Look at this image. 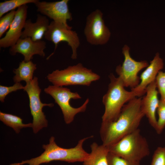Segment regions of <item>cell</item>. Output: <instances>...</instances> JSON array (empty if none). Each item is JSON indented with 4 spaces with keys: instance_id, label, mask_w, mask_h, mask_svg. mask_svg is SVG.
<instances>
[{
    "instance_id": "ffe728a7",
    "label": "cell",
    "mask_w": 165,
    "mask_h": 165,
    "mask_svg": "<svg viewBox=\"0 0 165 165\" xmlns=\"http://www.w3.org/2000/svg\"><path fill=\"white\" fill-rule=\"evenodd\" d=\"M38 0H9L0 3V18L16 8L28 3L34 4ZM9 13V12H8Z\"/></svg>"
},
{
    "instance_id": "8992f818",
    "label": "cell",
    "mask_w": 165,
    "mask_h": 165,
    "mask_svg": "<svg viewBox=\"0 0 165 165\" xmlns=\"http://www.w3.org/2000/svg\"><path fill=\"white\" fill-rule=\"evenodd\" d=\"M44 91L51 95L54 99L55 102L59 106L63 114L64 121L67 124L72 122L77 114L85 112L89 101L87 98L81 106L75 108L71 106L70 101L71 99L81 98V96L77 92H72L66 87L54 85L49 86L44 89Z\"/></svg>"
},
{
    "instance_id": "484cf974",
    "label": "cell",
    "mask_w": 165,
    "mask_h": 165,
    "mask_svg": "<svg viewBox=\"0 0 165 165\" xmlns=\"http://www.w3.org/2000/svg\"><path fill=\"white\" fill-rule=\"evenodd\" d=\"M23 86L20 82L15 83L13 86H6L0 85V101L2 102H4L6 96L10 93L18 90L23 89Z\"/></svg>"
},
{
    "instance_id": "30bf717a",
    "label": "cell",
    "mask_w": 165,
    "mask_h": 165,
    "mask_svg": "<svg viewBox=\"0 0 165 165\" xmlns=\"http://www.w3.org/2000/svg\"><path fill=\"white\" fill-rule=\"evenodd\" d=\"M72 29L59 25L53 21L50 24L44 38L54 44L55 49L47 59L53 54L58 44L62 42H67L71 48V58L74 60L77 58V50L80 45V41L77 33Z\"/></svg>"
},
{
    "instance_id": "9c48e42d",
    "label": "cell",
    "mask_w": 165,
    "mask_h": 165,
    "mask_svg": "<svg viewBox=\"0 0 165 165\" xmlns=\"http://www.w3.org/2000/svg\"><path fill=\"white\" fill-rule=\"evenodd\" d=\"M130 50L127 45L124 46L122 53L124 60L122 65L116 67V71L124 87L132 89L137 86L140 82L138 73L148 67L149 64L146 61H137L133 59L130 56Z\"/></svg>"
},
{
    "instance_id": "4fadbf2b",
    "label": "cell",
    "mask_w": 165,
    "mask_h": 165,
    "mask_svg": "<svg viewBox=\"0 0 165 165\" xmlns=\"http://www.w3.org/2000/svg\"><path fill=\"white\" fill-rule=\"evenodd\" d=\"M46 47V43L44 41H34L29 37L20 38L14 46L10 47L9 52L12 55L17 53L22 54L24 56V60L28 62L31 61L33 56L35 54L45 56L44 50Z\"/></svg>"
},
{
    "instance_id": "3957f363",
    "label": "cell",
    "mask_w": 165,
    "mask_h": 165,
    "mask_svg": "<svg viewBox=\"0 0 165 165\" xmlns=\"http://www.w3.org/2000/svg\"><path fill=\"white\" fill-rule=\"evenodd\" d=\"M109 77L110 82L108 90L102 99L105 111L102 117V123L116 120L125 104L136 97L132 91L126 90L119 77H116L112 73Z\"/></svg>"
},
{
    "instance_id": "7a4b0ae2",
    "label": "cell",
    "mask_w": 165,
    "mask_h": 165,
    "mask_svg": "<svg viewBox=\"0 0 165 165\" xmlns=\"http://www.w3.org/2000/svg\"><path fill=\"white\" fill-rule=\"evenodd\" d=\"M93 136L84 138L79 140L74 147L69 148H62L58 145L55 141V138L50 137L48 144L43 145L44 152L40 155L21 162L11 163L9 165H40L53 161H60L68 163L83 162L89 153L83 148L84 142Z\"/></svg>"
},
{
    "instance_id": "44dd1931",
    "label": "cell",
    "mask_w": 165,
    "mask_h": 165,
    "mask_svg": "<svg viewBox=\"0 0 165 165\" xmlns=\"http://www.w3.org/2000/svg\"><path fill=\"white\" fill-rule=\"evenodd\" d=\"M16 11L13 10L0 18V38L9 30L14 19Z\"/></svg>"
},
{
    "instance_id": "cb8c5ba5",
    "label": "cell",
    "mask_w": 165,
    "mask_h": 165,
    "mask_svg": "<svg viewBox=\"0 0 165 165\" xmlns=\"http://www.w3.org/2000/svg\"><path fill=\"white\" fill-rule=\"evenodd\" d=\"M150 165H165V146L158 147L155 150Z\"/></svg>"
},
{
    "instance_id": "603a6c76",
    "label": "cell",
    "mask_w": 165,
    "mask_h": 165,
    "mask_svg": "<svg viewBox=\"0 0 165 165\" xmlns=\"http://www.w3.org/2000/svg\"><path fill=\"white\" fill-rule=\"evenodd\" d=\"M108 161V165H140V163L128 160L109 152Z\"/></svg>"
},
{
    "instance_id": "52a82bcc",
    "label": "cell",
    "mask_w": 165,
    "mask_h": 165,
    "mask_svg": "<svg viewBox=\"0 0 165 165\" xmlns=\"http://www.w3.org/2000/svg\"><path fill=\"white\" fill-rule=\"evenodd\" d=\"M24 90L28 96L31 113L33 117L32 127L33 132L36 134L48 125V121L42 111L43 107L45 106L52 107L53 104L43 103L41 102L40 97L41 90L36 77H34L31 81L26 83Z\"/></svg>"
},
{
    "instance_id": "277c9868",
    "label": "cell",
    "mask_w": 165,
    "mask_h": 165,
    "mask_svg": "<svg viewBox=\"0 0 165 165\" xmlns=\"http://www.w3.org/2000/svg\"><path fill=\"white\" fill-rule=\"evenodd\" d=\"M108 147L110 152L135 162H140L150 152L147 141L139 128Z\"/></svg>"
},
{
    "instance_id": "2e32d148",
    "label": "cell",
    "mask_w": 165,
    "mask_h": 165,
    "mask_svg": "<svg viewBox=\"0 0 165 165\" xmlns=\"http://www.w3.org/2000/svg\"><path fill=\"white\" fill-rule=\"evenodd\" d=\"M49 22L47 17L38 14L35 22L26 20L20 38L29 37L34 41L41 40L48 30Z\"/></svg>"
},
{
    "instance_id": "7c38bea8",
    "label": "cell",
    "mask_w": 165,
    "mask_h": 165,
    "mask_svg": "<svg viewBox=\"0 0 165 165\" xmlns=\"http://www.w3.org/2000/svg\"><path fill=\"white\" fill-rule=\"evenodd\" d=\"M28 7L27 5L17 9L13 20L5 36L0 39V46L6 48L14 46L20 38L26 21Z\"/></svg>"
},
{
    "instance_id": "ac0fdd59",
    "label": "cell",
    "mask_w": 165,
    "mask_h": 165,
    "mask_svg": "<svg viewBox=\"0 0 165 165\" xmlns=\"http://www.w3.org/2000/svg\"><path fill=\"white\" fill-rule=\"evenodd\" d=\"M36 69V64L31 61L28 62L22 61L20 63L18 67L13 71L15 74L13 78L14 82L20 83L24 81L27 83L31 81L33 79V73Z\"/></svg>"
},
{
    "instance_id": "e0dca14e",
    "label": "cell",
    "mask_w": 165,
    "mask_h": 165,
    "mask_svg": "<svg viewBox=\"0 0 165 165\" xmlns=\"http://www.w3.org/2000/svg\"><path fill=\"white\" fill-rule=\"evenodd\" d=\"M90 147L91 152L83 162V165H108V147L94 142Z\"/></svg>"
},
{
    "instance_id": "6da1fadb",
    "label": "cell",
    "mask_w": 165,
    "mask_h": 165,
    "mask_svg": "<svg viewBox=\"0 0 165 165\" xmlns=\"http://www.w3.org/2000/svg\"><path fill=\"white\" fill-rule=\"evenodd\" d=\"M141 97L132 99L123 107L117 118L101 123L100 134L103 145L109 147L138 129L145 115L141 107Z\"/></svg>"
},
{
    "instance_id": "8fae6325",
    "label": "cell",
    "mask_w": 165,
    "mask_h": 165,
    "mask_svg": "<svg viewBox=\"0 0 165 165\" xmlns=\"http://www.w3.org/2000/svg\"><path fill=\"white\" fill-rule=\"evenodd\" d=\"M68 0L47 2L37 1L34 4L37 11L42 15L53 20L56 24L72 29L67 24L68 20L72 19L68 8Z\"/></svg>"
},
{
    "instance_id": "d4e9b609",
    "label": "cell",
    "mask_w": 165,
    "mask_h": 165,
    "mask_svg": "<svg viewBox=\"0 0 165 165\" xmlns=\"http://www.w3.org/2000/svg\"><path fill=\"white\" fill-rule=\"evenodd\" d=\"M155 81L158 91L161 96L160 100L165 101V72L160 71Z\"/></svg>"
},
{
    "instance_id": "d6986e66",
    "label": "cell",
    "mask_w": 165,
    "mask_h": 165,
    "mask_svg": "<svg viewBox=\"0 0 165 165\" xmlns=\"http://www.w3.org/2000/svg\"><path fill=\"white\" fill-rule=\"evenodd\" d=\"M0 120L5 124L12 128L16 133L18 134L24 128L32 127V123L24 124L22 119L12 114L0 112Z\"/></svg>"
},
{
    "instance_id": "ba28073f",
    "label": "cell",
    "mask_w": 165,
    "mask_h": 165,
    "mask_svg": "<svg viewBox=\"0 0 165 165\" xmlns=\"http://www.w3.org/2000/svg\"><path fill=\"white\" fill-rule=\"evenodd\" d=\"M84 33L87 41L92 45H102L109 41L111 33L100 9H96L87 16Z\"/></svg>"
},
{
    "instance_id": "5bb4252c",
    "label": "cell",
    "mask_w": 165,
    "mask_h": 165,
    "mask_svg": "<svg viewBox=\"0 0 165 165\" xmlns=\"http://www.w3.org/2000/svg\"><path fill=\"white\" fill-rule=\"evenodd\" d=\"M164 62L159 53H156L154 58L150 62L146 68L141 74V81L134 88L131 89L136 97H141L146 93L147 86L155 80L159 73L163 68Z\"/></svg>"
},
{
    "instance_id": "9a60e30c",
    "label": "cell",
    "mask_w": 165,
    "mask_h": 165,
    "mask_svg": "<svg viewBox=\"0 0 165 165\" xmlns=\"http://www.w3.org/2000/svg\"><path fill=\"white\" fill-rule=\"evenodd\" d=\"M145 93L146 95L141 99V107L150 124L156 130L157 123L156 112L159 100L158 97V92L157 90L155 80L147 86Z\"/></svg>"
},
{
    "instance_id": "7402d4cb",
    "label": "cell",
    "mask_w": 165,
    "mask_h": 165,
    "mask_svg": "<svg viewBox=\"0 0 165 165\" xmlns=\"http://www.w3.org/2000/svg\"><path fill=\"white\" fill-rule=\"evenodd\" d=\"M157 111L158 119L157 120V127L155 130L160 134L165 127V101L159 100Z\"/></svg>"
},
{
    "instance_id": "5b68a950",
    "label": "cell",
    "mask_w": 165,
    "mask_h": 165,
    "mask_svg": "<svg viewBox=\"0 0 165 165\" xmlns=\"http://www.w3.org/2000/svg\"><path fill=\"white\" fill-rule=\"evenodd\" d=\"M47 78L53 85L63 87L78 85L89 86L93 82L98 80L100 77L79 63L64 70L54 71L48 74Z\"/></svg>"
}]
</instances>
